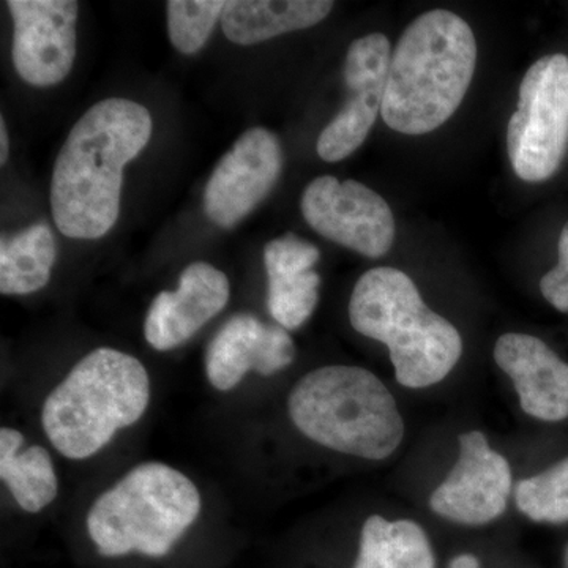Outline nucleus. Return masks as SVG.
Here are the masks:
<instances>
[{"label":"nucleus","mask_w":568,"mask_h":568,"mask_svg":"<svg viewBox=\"0 0 568 568\" xmlns=\"http://www.w3.org/2000/svg\"><path fill=\"white\" fill-rule=\"evenodd\" d=\"M152 115L132 100L97 103L71 129L54 163L51 207L70 239L103 237L121 212L123 168L152 136Z\"/></svg>","instance_id":"1"},{"label":"nucleus","mask_w":568,"mask_h":568,"mask_svg":"<svg viewBox=\"0 0 568 568\" xmlns=\"http://www.w3.org/2000/svg\"><path fill=\"white\" fill-rule=\"evenodd\" d=\"M476 65L470 26L448 10L426 11L392 52L383 121L403 134L435 132L465 100Z\"/></svg>","instance_id":"2"},{"label":"nucleus","mask_w":568,"mask_h":568,"mask_svg":"<svg viewBox=\"0 0 568 568\" xmlns=\"http://www.w3.org/2000/svg\"><path fill=\"white\" fill-rule=\"evenodd\" d=\"M349 321L358 334L388 347L396 381L407 388L435 386L462 358L458 328L429 310L416 283L398 268H372L361 276Z\"/></svg>","instance_id":"3"},{"label":"nucleus","mask_w":568,"mask_h":568,"mask_svg":"<svg viewBox=\"0 0 568 568\" xmlns=\"http://www.w3.org/2000/svg\"><path fill=\"white\" fill-rule=\"evenodd\" d=\"M149 398L151 383L141 362L99 347L44 399L41 425L59 454L85 459L102 450L119 429L136 424Z\"/></svg>","instance_id":"4"},{"label":"nucleus","mask_w":568,"mask_h":568,"mask_svg":"<svg viewBox=\"0 0 568 568\" xmlns=\"http://www.w3.org/2000/svg\"><path fill=\"white\" fill-rule=\"evenodd\" d=\"M295 428L313 443L365 459H386L405 437V422L386 384L361 366L308 373L287 398Z\"/></svg>","instance_id":"5"},{"label":"nucleus","mask_w":568,"mask_h":568,"mask_svg":"<svg viewBox=\"0 0 568 568\" xmlns=\"http://www.w3.org/2000/svg\"><path fill=\"white\" fill-rule=\"evenodd\" d=\"M200 511V491L185 474L163 463H144L93 503L88 530L104 558L130 552L163 558Z\"/></svg>","instance_id":"6"},{"label":"nucleus","mask_w":568,"mask_h":568,"mask_svg":"<svg viewBox=\"0 0 568 568\" xmlns=\"http://www.w3.org/2000/svg\"><path fill=\"white\" fill-rule=\"evenodd\" d=\"M517 108L507 130L511 168L523 181H548L568 149L567 55H545L526 71Z\"/></svg>","instance_id":"7"},{"label":"nucleus","mask_w":568,"mask_h":568,"mask_svg":"<svg viewBox=\"0 0 568 568\" xmlns=\"http://www.w3.org/2000/svg\"><path fill=\"white\" fill-rule=\"evenodd\" d=\"M304 219L317 234L366 257L390 252L395 219L390 205L364 183L323 175L306 186L301 201Z\"/></svg>","instance_id":"8"},{"label":"nucleus","mask_w":568,"mask_h":568,"mask_svg":"<svg viewBox=\"0 0 568 568\" xmlns=\"http://www.w3.org/2000/svg\"><path fill=\"white\" fill-rule=\"evenodd\" d=\"M14 22V69L36 88H51L69 77L77 58L74 0H9Z\"/></svg>","instance_id":"9"},{"label":"nucleus","mask_w":568,"mask_h":568,"mask_svg":"<svg viewBox=\"0 0 568 568\" xmlns=\"http://www.w3.org/2000/svg\"><path fill=\"white\" fill-rule=\"evenodd\" d=\"M511 495V469L480 432L459 436V458L433 491L429 507L457 525L481 526L503 517Z\"/></svg>","instance_id":"10"},{"label":"nucleus","mask_w":568,"mask_h":568,"mask_svg":"<svg viewBox=\"0 0 568 568\" xmlns=\"http://www.w3.org/2000/svg\"><path fill=\"white\" fill-rule=\"evenodd\" d=\"M390 61V41L384 33H368L351 43L345 65L351 97L320 134L316 149L324 162H342L364 144L383 110Z\"/></svg>","instance_id":"11"},{"label":"nucleus","mask_w":568,"mask_h":568,"mask_svg":"<svg viewBox=\"0 0 568 568\" xmlns=\"http://www.w3.org/2000/svg\"><path fill=\"white\" fill-rule=\"evenodd\" d=\"M282 170L278 138L265 129L248 130L209 179L204 192L205 215L220 227L231 230L267 197Z\"/></svg>","instance_id":"12"},{"label":"nucleus","mask_w":568,"mask_h":568,"mask_svg":"<svg viewBox=\"0 0 568 568\" xmlns=\"http://www.w3.org/2000/svg\"><path fill=\"white\" fill-rule=\"evenodd\" d=\"M294 357L295 345L286 328L241 313L231 317L209 345L205 373L216 390L227 392L246 373L271 376L293 364Z\"/></svg>","instance_id":"13"},{"label":"nucleus","mask_w":568,"mask_h":568,"mask_svg":"<svg viewBox=\"0 0 568 568\" xmlns=\"http://www.w3.org/2000/svg\"><path fill=\"white\" fill-rule=\"evenodd\" d=\"M230 280L207 263L190 264L174 293H160L145 316L144 335L156 351L183 345L230 301Z\"/></svg>","instance_id":"14"},{"label":"nucleus","mask_w":568,"mask_h":568,"mask_svg":"<svg viewBox=\"0 0 568 568\" xmlns=\"http://www.w3.org/2000/svg\"><path fill=\"white\" fill-rule=\"evenodd\" d=\"M495 361L511 381L519 405L541 422L568 418V364L540 338L525 334L500 336Z\"/></svg>","instance_id":"15"},{"label":"nucleus","mask_w":568,"mask_h":568,"mask_svg":"<svg viewBox=\"0 0 568 568\" xmlns=\"http://www.w3.org/2000/svg\"><path fill=\"white\" fill-rule=\"evenodd\" d=\"M320 257L315 245L291 233L265 245L268 312L286 331H297L315 312L321 276L313 271V265Z\"/></svg>","instance_id":"16"},{"label":"nucleus","mask_w":568,"mask_h":568,"mask_svg":"<svg viewBox=\"0 0 568 568\" xmlns=\"http://www.w3.org/2000/svg\"><path fill=\"white\" fill-rule=\"evenodd\" d=\"M334 9L327 0H230L222 28L227 40L242 47L313 28Z\"/></svg>","instance_id":"17"},{"label":"nucleus","mask_w":568,"mask_h":568,"mask_svg":"<svg viewBox=\"0 0 568 568\" xmlns=\"http://www.w3.org/2000/svg\"><path fill=\"white\" fill-rule=\"evenodd\" d=\"M429 538L410 519L388 521L381 515L366 519L354 568H435Z\"/></svg>","instance_id":"18"},{"label":"nucleus","mask_w":568,"mask_h":568,"mask_svg":"<svg viewBox=\"0 0 568 568\" xmlns=\"http://www.w3.org/2000/svg\"><path fill=\"white\" fill-rule=\"evenodd\" d=\"M58 257L54 234L47 223H37L0 244V293L26 295L50 283Z\"/></svg>","instance_id":"19"},{"label":"nucleus","mask_w":568,"mask_h":568,"mask_svg":"<svg viewBox=\"0 0 568 568\" xmlns=\"http://www.w3.org/2000/svg\"><path fill=\"white\" fill-rule=\"evenodd\" d=\"M0 477L6 481L18 506L37 514L58 496V476L50 454L33 446L17 457L0 462Z\"/></svg>","instance_id":"20"},{"label":"nucleus","mask_w":568,"mask_h":568,"mask_svg":"<svg viewBox=\"0 0 568 568\" xmlns=\"http://www.w3.org/2000/svg\"><path fill=\"white\" fill-rule=\"evenodd\" d=\"M515 503L525 517L536 523L568 521V457L545 473L519 480Z\"/></svg>","instance_id":"21"},{"label":"nucleus","mask_w":568,"mask_h":568,"mask_svg":"<svg viewBox=\"0 0 568 568\" xmlns=\"http://www.w3.org/2000/svg\"><path fill=\"white\" fill-rule=\"evenodd\" d=\"M223 0H171L166 3L168 33L175 50L194 54L207 43L216 22L222 20Z\"/></svg>","instance_id":"22"},{"label":"nucleus","mask_w":568,"mask_h":568,"mask_svg":"<svg viewBox=\"0 0 568 568\" xmlns=\"http://www.w3.org/2000/svg\"><path fill=\"white\" fill-rule=\"evenodd\" d=\"M540 291L556 310L568 313V222L559 237V263L540 280Z\"/></svg>","instance_id":"23"},{"label":"nucleus","mask_w":568,"mask_h":568,"mask_svg":"<svg viewBox=\"0 0 568 568\" xmlns=\"http://www.w3.org/2000/svg\"><path fill=\"white\" fill-rule=\"evenodd\" d=\"M24 436L18 429L7 428L0 429V462L17 457L20 454Z\"/></svg>","instance_id":"24"},{"label":"nucleus","mask_w":568,"mask_h":568,"mask_svg":"<svg viewBox=\"0 0 568 568\" xmlns=\"http://www.w3.org/2000/svg\"><path fill=\"white\" fill-rule=\"evenodd\" d=\"M448 568H480V560L474 555H459L452 560Z\"/></svg>","instance_id":"25"},{"label":"nucleus","mask_w":568,"mask_h":568,"mask_svg":"<svg viewBox=\"0 0 568 568\" xmlns=\"http://www.w3.org/2000/svg\"><path fill=\"white\" fill-rule=\"evenodd\" d=\"M0 121V163L6 164L9 159V134L3 118Z\"/></svg>","instance_id":"26"},{"label":"nucleus","mask_w":568,"mask_h":568,"mask_svg":"<svg viewBox=\"0 0 568 568\" xmlns=\"http://www.w3.org/2000/svg\"><path fill=\"white\" fill-rule=\"evenodd\" d=\"M564 568H568V545L566 551H564Z\"/></svg>","instance_id":"27"}]
</instances>
